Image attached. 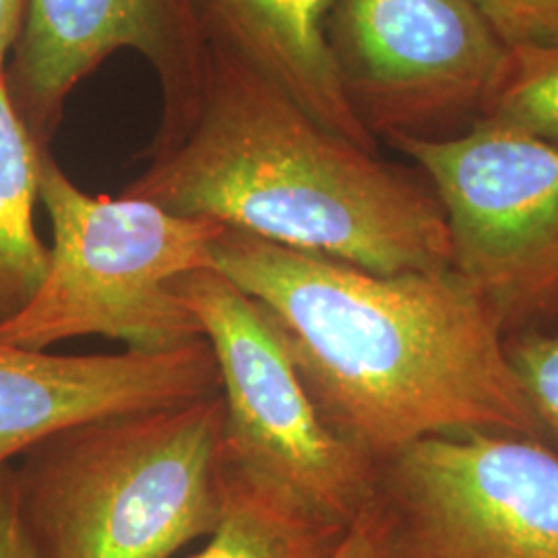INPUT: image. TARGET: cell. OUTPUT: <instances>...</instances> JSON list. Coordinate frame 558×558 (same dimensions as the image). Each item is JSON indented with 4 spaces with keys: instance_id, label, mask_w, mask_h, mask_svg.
Wrapping results in <instances>:
<instances>
[{
    "instance_id": "1",
    "label": "cell",
    "mask_w": 558,
    "mask_h": 558,
    "mask_svg": "<svg viewBox=\"0 0 558 558\" xmlns=\"http://www.w3.org/2000/svg\"><path fill=\"white\" fill-rule=\"evenodd\" d=\"M211 257L257 300L323 422L366 458L456 430L546 433L499 320L451 269L379 276L228 226Z\"/></svg>"
},
{
    "instance_id": "2",
    "label": "cell",
    "mask_w": 558,
    "mask_h": 558,
    "mask_svg": "<svg viewBox=\"0 0 558 558\" xmlns=\"http://www.w3.org/2000/svg\"><path fill=\"white\" fill-rule=\"evenodd\" d=\"M122 197L223 223L379 276L451 269L430 184L323 126L205 36L195 100L163 122Z\"/></svg>"
},
{
    "instance_id": "3",
    "label": "cell",
    "mask_w": 558,
    "mask_h": 558,
    "mask_svg": "<svg viewBox=\"0 0 558 558\" xmlns=\"http://www.w3.org/2000/svg\"><path fill=\"white\" fill-rule=\"evenodd\" d=\"M223 396L92 420L21 456L17 509L36 558H172L220 523Z\"/></svg>"
},
{
    "instance_id": "4",
    "label": "cell",
    "mask_w": 558,
    "mask_h": 558,
    "mask_svg": "<svg viewBox=\"0 0 558 558\" xmlns=\"http://www.w3.org/2000/svg\"><path fill=\"white\" fill-rule=\"evenodd\" d=\"M40 201L52 226L40 290L0 339L48 350L66 339L101 336L137 352H166L205 338L174 283L214 267L223 223L182 218L149 201L89 195L40 154Z\"/></svg>"
},
{
    "instance_id": "5",
    "label": "cell",
    "mask_w": 558,
    "mask_h": 558,
    "mask_svg": "<svg viewBox=\"0 0 558 558\" xmlns=\"http://www.w3.org/2000/svg\"><path fill=\"white\" fill-rule=\"evenodd\" d=\"M362 515L379 558H558V458L505 433L433 435L375 461Z\"/></svg>"
},
{
    "instance_id": "6",
    "label": "cell",
    "mask_w": 558,
    "mask_h": 558,
    "mask_svg": "<svg viewBox=\"0 0 558 558\" xmlns=\"http://www.w3.org/2000/svg\"><path fill=\"white\" fill-rule=\"evenodd\" d=\"M218 362L232 468L350 530L366 511L375 461L323 422L257 300L216 267L177 279Z\"/></svg>"
},
{
    "instance_id": "7",
    "label": "cell",
    "mask_w": 558,
    "mask_h": 558,
    "mask_svg": "<svg viewBox=\"0 0 558 558\" xmlns=\"http://www.w3.org/2000/svg\"><path fill=\"white\" fill-rule=\"evenodd\" d=\"M437 195L451 271L500 327L558 306V143L480 119L442 140L389 137Z\"/></svg>"
},
{
    "instance_id": "8",
    "label": "cell",
    "mask_w": 558,
    "mask_h": 558,
    "mask_svg": "<svg viewBox=\"0 0 558 558\" xmlns=\"http://www.w3.org/2000/svg\"><path fill=\"white\" fill-rule=\"evenodd\" d=\"M329 44L377 141L463 133L484 117L509 54L472 0H338Z\"/></svg>"
},
{
    "instance_id": "9",
    "label": "cell",
    "mask_w": 558,
    "mask_h": 558,
    "mask_svg": "<svg viewBox=\"0 0 558 558\" xmlns=\"http://www.w3.org/2000/svg\"><path fill=\"white\" fill-rule=\"evenodd\" d=\"M120 50L137 52L160 77V124L180 119L205 57L197 0H27L4 85L38 147L50 149L69 94Z\"/></svg>"
},
{
    "instance_id": "10",
    "label": "cell",
    "mask_w": 558,
    "mask_h": 558,
    "mask_svg": "<svg viewBox=\"0 0 558 558\" xmlns=\"http://www.w3.org/2000/svg\"><path fill=\"white\" fill-rule=\"evenodd\" d=\"M205 338L166 352L59 356L0 339V468L92 420L220 396Z\"/></svg>"
},
{
    "instance_id": "11",
    "label": "cell",
    "mask_w": 558,
    "mask_h": 558,
    "mask_svg": "<svg viewBox=\"0 0 558 558\" xmlns=\"http://www.w3.org/2000/svg\"><path fill=\"white\" fill-rule=\"evenodd\" d=\"M338 0H197L203 32L239 54L323 126L379 151L352 110L329 44Z\"/></svg>"
},
{
    "instance_id": "12",
    "label": "cell",
    "mask_w": 558,
    "mask_h": 558,
    "mask_svg": "<svg viewBox=\"0 0 558 558\" xmlns=\"http://www.w3.org/2000/svg\"><path fill=\"white\" fill-rule=\"evenodd\" d=\"M41 147L20 119L0 77V327L40 290L50 253L38 239Z\"/></svg>"
},
{
    "instance_id": "13",
    "label": "cell",
    "mask_w": 558,
    "mask_h": 558,
    "mask_svg": "<svg viewBox=\"0 0 558 558\" xmlns=\"http://www.w3.org/2000/svg\"><path fill=\"white\" fill-rule=\"evenodd\" d=\"M345 534L288 493L230 465L220 523L191 558H329Z\"/></svg>"
},
{
    "instance_id": "14",
    "label": "cell",
    "mask_w": 558,
    "mask_h": 558,
    "mask_svg": "<svg viewBox=\"0 0 558 558\" xmlns=\"http://www.w3.org/2000/svg\"><path fill=\"white\" fill-rule=\"evenodd\" d=\"M482 119L558 143V48L509 52Z\"/></svg>"
},
{
    "instance_id": "15",
    "label": "cell",
    "mask_w": 558,
    "mask_h": 558,
    "mask_svg": "<svg viewBox=\"0 0 558 558\" xmlns=\"http://www.w3.org/2000/svg\"><path fill=\"white\" fill-rule=\"evenodd\" d=\"M509 52L558 48V0H472Z\"/></svg>"
},
{
    "instance_id": "16",
    "label": "cell",
    "mask_w": 558,
    "mask_h": 558,
    "mask_svg": "<svg viewBox=\"0 0 558 558\" xmlns=\"http://www.w3.org/2000/svg\"><path fill=\"white\" fill-rule=\"evenodd\" d=\"M507 352L544 428L558 437V336H527Z\"/></svg>"
},
{
    "instance_id": "17",
    "label": "cell",
    "mask_w": 558,
    "mask_h": 558,
    "mask_svg": "<svg viewBox=\"0 0 558 558\" xmlns=\"http://www.w3.org/2000/svg\"><path fill=\"white\" fill-rule=\"evenodd\" d=\"M0 558H36L21 523L11 463L0 468Z\"/></svg>"
},
{
    "instance_id": "18",
    "label": "cell",
    "mask_w": 558,
    "mask_h": 558,
    "mask_svg": "<svg viewBox=\"0 0 558 558\" xmlns=\"http://www.w3.org/2000/svg\"><path fill=\"white\" fill-rule=\"evenodd\" d=\"M27 0H0V77L4 75L7 57L20 38Z\"/></svg>"
},
{
    "instance_id": "19",
    "label": "cell",
    "mask_w": 558,
    "mask_h": 558,
    "mask_svg": "<svg viewBox=\"0 0 558 558\" xmlns=\"http://www.w3.org/2000/svg\"><path fill=\"white\" fill-rule=\"evenodd\" d=\"M329 558H379L377 539L364 515H360L359 521L348 530L345 538L341 539L336 553Z\"/></svg>"
}]
</instances>
